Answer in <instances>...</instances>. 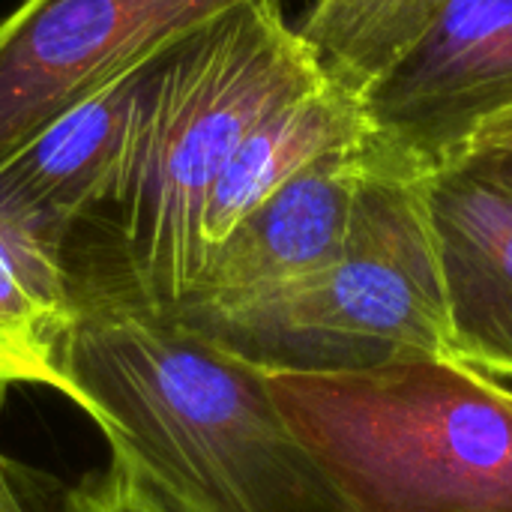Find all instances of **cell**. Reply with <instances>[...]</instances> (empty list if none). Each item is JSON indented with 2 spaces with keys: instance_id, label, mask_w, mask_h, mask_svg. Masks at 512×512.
Instances as JSON below:
<instances>
[{
  "instance_id": "cell-1",
  "label": "cell",
  "mask_w": 512,
  "mask_h": 512,
  "mask_svg": "<svg viewBox=\"0 0 512 512\" xmlns=\"http://www.w3.org/2000/svg\"><path fill=\"white\" fill-rule=\"evenodd\" d=\"M66 270V399L171 510L351 512L288 429L267 372L123 279L96 267Z\"/></svg>"
},
{
  "instance_id": "cell-2",
  "label": "cell",
  "mask_w": 512,
  "mask_h": 512,
  "mask_svg": "<svg viewBox=\"0 0 512 512\" xmlns=\"http://www.w3.org/2000/svg\"><path fill=\"white\" fill-rule=\"evenodd\" d=\"M327 81L282 0H246L147 66L126 156L72 228L66 267H96L156 306L201 273L204 213L240 141L279 105Z\"/></svg>"
},
{
  "instance_id": "cell-3",
  "label": "cell",
  "mask_w": 512,
  "mask_h": 512,
  "mask_svg": "<svg viewBox=\"0 0 512 512\" xmlns=\"http://www.w3.org/2000/svg\"><path fill=\"white\" fill-rule=\"evenodd\" d=\"M270 396L351 512H512V387L453 357L270 372Z\"/></svg>"
},
{
  "instance_id": "cell-4",
  "label": "cell",
  "mask_w": 512,
  "mask_h": 512,
  "mask_svg": "<svg viewBox=\"0 0 512 512\" xmlns=\"http://www.w3.org/2000/svg\"><path fill=\"white\" fill-rule=\"evenodd\" d=\"M372 150L375 162L336 261L264 291L162 309L267 375L453 357L426 204L429 174L375 141Z\"/></svg>"
},
{
  "instance_id": "cell-5",
  "label": "cell",
  "mask_w": 512,
  "mask_h": 512,
  "mask_svg": "<svg viewBox=\"0 0 512 512\" xmlns=\"http://www.w3.org/2000/svg\"><path fill=\"white\" fill-rule=\"evenodd\" d=\"M240 3L15 0L0 12V168L78 105Z\"/></svg>"
},
{
  "instance_id": "cell-6",
  "label": "cell",
  "mask_w": 512,
  "mask_h": 512,
  "mask_svg": "<svg viewBox=\"0 0 512 512\" xmlns=\"http://www.w3.org/2000/svg\"><path fill=\"white\" fill-rule=\"evenodd\" d=\"M363 108L390 156L429 177L456 165L512 111V0H444Z\"/></svg>"
},
{
  "instance_id": "cell-7",
  "label": "cell",
  "mask_w": 512,
  "mask_h": 512,
  "mask_svg": "<svg viewBox=\"0 0 512 512\" xmlns=\"http://www.w3.org/2000/svg\"><path fill=\"white\" fill-rule=\"evenodd\" d=\"M372 162L375 150L366 135L294 174L207 249L201 273L180 303L264 291L336 261L348 243Z\"/></svg>"
},
{
  "instance_id": "cell-8",
  "label": "cell",
  "mask_w": 512,
  "mask_h": 512,
  "mask_svg": "<svg viewBox=\"0 0 512 512\" xmlns=\"http://www.w3.org/2000/svg\"><path fill=\"white\" fill-rule=\"evenodd\" d=\"M450 354L512 381V192L459 162L426 180Z\"/></svg>"
},
{
  "instance_id": "cell-9",
  "label": "cell",
  "mask_w": 512,
  "mask_h": 512,
  "mask_svg": "<svg viewBox=\"0 0 512 512\" xmlns=\"http://www.w3.org/2000/svg\"><path fill=\"white\" fill-rule=\"evenodd\" d=\"M147 66L78 105L6 162L0 168V213L63 252L72 228L99 204L126 156Z\"/></svg>"
},
{
  "instance_id": "cell-10",
  "label": "cell",
  "mask_w": 512,
  "mask_h": 512,
  "mask_svg": "<svg viewBox=\"0 0 512 512\" xmlns=\"http://www.w3.org/2000/svg\"><path fill=\"white\" fill-rule=\"evenodd\" d=\"M369 135L363 99L330 78L270 111L234 150L204 213V246H216L249 210L321 156ZM207 258V255H204Z\"/></svg>"
},
{
  "instance_id": "cell-11",
  "label": "cell",
  "mask_w": 512,
  "mask_h": 512,
  "mask_svg": "<svg viewBox=\"0 0 512 512\" xmlns=\"http://www.w3.org/2000/svg\"><path fill=\"white\" fill-rule=\"evenodd\" d=\"M72 324L63 252L0 213V393L18 384L66 396L60 348Z\"/></svg>"
},
{
  "instance_id": "cell-12",
  "label": "cell",
  "mask_w": 512,
  "mask_h": 512,
  "mask_svg": "<svg viewBox=\"0 0 512 512\" xmlns=\"http://www.w3.org/2000/svg\"><path fill=\"white\" fill-rule=\"evenodd\" d=\"M444 0H312L297 33L345 93H366L414 45Z\"/></svg>"
},
{
  "instance_id": "cell-13",
  "label": "cell",
  "mask_w": 512,
  "mask_h": 512,
  "mask_svg": "<svg viewBox=\"0 0 512 512\" xmlns=\"http://www.w3.org/2000/svg\"><path fill=\"white\" fill-rule=\"evenodd\" d=\"M66 512H174L147 483L144 477L117 453L102 474L81 480L69 498Z\"/></svg>"
},
{
  "instance_id": "cell-14",
  "label": "cell",
  "mask_w": 512,
  "mask_h": 512,
  "mask_svg": "<svg viewBox=\"0 0 512 512\" xmlns=\"http://www.w3.org/2000/svg\"><path fill=\"white\" fill-rule=\"evenodd\" d=\"M465 165L483 171L486 177H492L495 183H501L504 189L512 192V144L504 147H492V150H483V153H474L468 159H462ZM459 165V162H456Z\"/></svg>"
},
{
  "instance_id": "cell-15",
  "label": "cell",
  "mask_w": 512,
  "mask_h": 512,
  "mask_svg": "<svg viewBox=\"0 0 512 512\" xmlns=\"http://www.w3.org/2000/svg\"><path fill=\"white\" fill-rule=\"evenodd\" d=\"M0 512H27V504H24L18 486L12 483V474H9V465L3 456H0Z\"/></svg>"
}]
</instances>
